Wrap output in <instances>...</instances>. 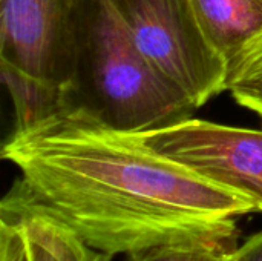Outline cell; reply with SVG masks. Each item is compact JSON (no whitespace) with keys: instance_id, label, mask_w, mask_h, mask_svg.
Wrapping results in <instances>:
<instances>
[{"instance_id":"6da1fadb","label":"cell","mask_w":262,"mask_h":261,"mask_svg":"<svg viewBox=\"0 0 262 261\" xmlns=\"http://www.w3.org/2000/svg\"><path fill=\"white\" fill-rule=\"evenodd\" d=\"M2 157L91 248L134 255L161 248L236 246L243 215L258 212L220 186L78 111L12 131Z\"/></svg>"},{"instance_id":"3957f363","label":"cell","mask_w":262,"mask_h":261,"mask_svg":"<svg viewBox=\"0 0 262 261\" xmlns=\"http://www.w3.org/2000/svg\"><path fill=\"white\" fill-rule=\"evenodd\" d=\"M135 45L198 109L226 91L229 65L206 34L192 0H114Z\"/></svg>"},{"instance_id":"277c9868","label":"cell","mask_w":262,"mask_h":261,"mask_svg":"<svg viewBox=\"0 0 262 261\" xmlns=\"http://www.w3.org/2000/svg\"><path fill=\"white\" fill-rule=\"evenodd\" d=\"M140 134L157 152L244 195L262 212V131L189 117Z\"/></svg>"},{"instance_id":"5b68a950","label":"cell","mask_w":262,"mask_h":261,"mask_svg":"<svg viewBox=\"0 0 262 261\" xmlns=\"http://www.w3.org/2000/svg\"><path fill=\"white\" fill-rule=\"evenodd\" d=\"M78 0H0V69L69 92Z\"/></svg>"},{"instance_id":"52a82bcc","label":"cell","mask_w":262,"mask_h":261,"mask_svg":"<svg viewBox=\"0 0 262 261\" xmlns=\"http://www.w3.org/2000/svg\"><path fill=\"white\" fill-rule=\"evenodd\" d=\"M215 48L230 60L262 32V0H192Z\"/></svg>"},{"instance_id":"7c38bea8","label":"cell","mask_w":262,"mask_h":261,"mask_svg":"<svg viewBox=\"0 0 262 261\" xmlns=\"http://www.w3.org/2000/svg\"><path fill=\"white\" fill-rule=\"evenodd\" d=\"M178 249L180 248H161V249L146 251V252L129 255L127 261H175Z\"/></svg>"},{"instance_id":"8fae6325","label":"cell","mask_w":262,"mask_h":261,"mask_svg":"<svg viewBox=\"0 0 262 261\" xmlns=\"http://www.w3.org/2000/svg\"><path fill=\"white\" fill-rule=\"evenodd\" d=\"M233 261H262V231L249 237L232 252Z\"/></svg>"},{"instance_id":"ba28073f","label":"cell","mask_w":262,"mask_h":261,"mask_svg":"<svg viewBox=\"0 0 262 261\" xmlns=\"http://www.w3.org/2000/svg\"><path fill=\"white\" fill-rule=\"evenodd\" d=\"M226 91L262 122V32L230 60Z\"/></svg>"},{"instance_id":"9c48e42d","label":"cell","mask_w":262,"mask_h":261,"mask_svg":"<svg viewBox=\"0 0 262 261\" xmlns=\"http://www.w3.org/2000/svg\"><path fill=\"white\" fill-rule=\"evenodd\" d=\"M0 261H29L25 231L20 222L0 209Z\"/></svg>"},{"instance_id":"8992f818","label":"cell","mask_w":262,"mask_h":261,"mask_svg":"<svg viewBox=\"0 0 262 261\" xmlns=\"http://www.w3.org/2000/svg\"><path fill=\"white\" fill-rule=\"evenodd\" d=\"M0 209L20 222L29 261H111L112 258L91 248L51 208L41 203L21 178L6 192Z\"/></svg>"},{"instance_id":"7a4b0ae2","label":"cell","mask_w":262,"mask_h":261,"mask_svg":"<svg viewBox=\"0 0 262 261\" xmlns=\"http://www.w3.org/2000/svg\"><path fill=\"white\" fill-rule=\"evenodd\" d=\"M195 109L138 49L114 0H78L68 111L146 132L189 118Z\"/></svg>"},{"instance_id":"30bf717a","label":"cell","mask_w":262,"mask_h":261,"mask_svg":"<svg viewBox=\"0 0 262 261\" xmlns=\"http://www.w3.org/2000/svg\"><path fill=\"white\" fill-rule=\"evenodd\" d=\"M236 246H192L180 248L175 261H233L232 252Z\"/></svg>"}]
</instances>
